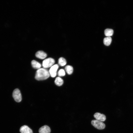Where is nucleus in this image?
Segmentation results:
<instances>
[{"label":"nucleus","instance_id":"nucleus-3","mask_svg":"<svg viewBox=\"0 0 133 133\" xmlns=\"http://www.w3.org/2000/svg\"><path fill=\"white\" fill-rule=\"evenodd\" d=\"M55 62L54 59L51 58H49L44 60L43 62V66L44 68L51 67Z\"/></svg>","mask_w":133,"mask_h":133},{"label":"nucleus","instance_id":"nucleus-9","mask_svg":"<svg viewBox=\"0 0 133 133\" xmlns=\"http://www.w3.org/2000/svg\"><path fill=\"white\" fill-rule=\"evenodd\" d=\"M51 129L47 125H44L41 127L39 129V133H50Z\"/></svg>","mask_w":133,"mask_h":133},{"label":"nucleus","instance_id":"nucleus-14","mask_svg":"<svg viewBox=\"0 0 133 133\" xmlns=\"http://www.w3.org/2000/svg\"><path fill=\"white\" fill-rule=\"evenodd\" d=\"M65 69L66 72L68 75H71L73 73V68L72 66H66Z\"/></svg>","mask_w":133,"mask_h":133},{"label":"nucleus","instance_id":"nucleus-11","mask_svg":"<svg viewBox=\"0 0 133 133\" xmlns=\"http://www.w3.org/2000/svg\"><path fill=\"white\" fill-rule=\"evenodd\" d=\"M112 41V39L111 37H107L104 39L103 43L105 45L109 46L111 44Z\"/></svg>","mask_w":133,"mask_h":133},{"label":"nucleus","instance_id":"nucleus-12","mask_svg":"<svg viewBox=\"0 0 133 133\" xmlns=\"http://www.w3.org/2000/svg\"><path fill=\"white\" fill-rule=\"evenodd\" d=\"M114 31L111 29H107L105 31V34L107 37H111L113 35Z\"/></svg>","mask_w":133,"mask_h":133},{"label":"nucleus","instance_id":"nucleus-8","mask_svg":"<svg viewBox=\"0 0 133 133\" xmlns=\"http://www.w3.org/2000/svg\"><path fill=\"white\" fill-rule=\"evenodd\" d=\"M35 55L36 57L41 59H44L47 56V54L42 51H38L36 53Z\"/></svg>","mask_w":133,"mask_h":133},{"label":"nucleus","instance_id":"nucleus-7","mask_svg":"<svg viewBox=\"0 0 133 133\" xmlns=\"http://www.w3.org/2000/svg\"><path fill=\"white\" fill-rule=\"evenodd\" d=\"M20 131L21 133H33L32 130L28 126L25 125L21 127Z\"/></svg>","mask_w":133,"mask_h":133},{"label":"nucleus","instance_id":"nucleus-2","mask_svg":"<svg viewBox=\"0 0 133 133\" xmlns=\"http://www.w3.org/2000/svg\"><path fill=\"white\" fill-rule=\"evenodd\" d=\"M92 125L96 128L99 130H102L105 127V125L103 122L96 120L92 121Z\"/></svg>","mask_w":133,"mask_h":133},{"label":"nucleus","instance_id":"nucleus-4","mask_svg":"<svg viewBox=\"0 0 133 133\" xmlns=\"http://www.w3.org/2000/svg\"><path fill=\"white\" fill-rule=\"evenodd\" d=\"M12 96L15 101L20 102L22 100V96L20 90L18 89H15L13 91Z\"/></svg>","mask_w":133,"mask_h":133},{"label":"nucleus","instance_id":"nucleus-5","mask_svg":"<svg viewBox=\"0 0 133 133\" xmlns=\"http://www.w3.org/2000/svg\"><path fill=\"white\" fill-rule=\"evenodd\" d=\"M59 68L58 64H55L51 66L49 71V73L50 75L52 78L55 77L57 75V72Z\"/></svg>","mask_w":133,"mask_h":133},{"label":"nucleus","instance_id":"nucleus-13","mask_svg":"<svg viewBox=\"0 0 133 133\" xmlns=\"http://www.w3.org/2000/svg\"><path fill=\"white\" fill-rule=\"evenodd\" d=\"M55 82L56 85L60 86L63 84L64 82L63 80L61 78L59 77H57L56 78Z\"/></svg>","mask_w":133,"mask_h":133},{"label":"nucleus","instance_id":"nucleus-1","mask_svg":"<svg viewBox=\"0 0 133 133\" xmlns=\"http://www.w3.org/2000/svg\"><path fill=\"white\" fill-rule=\"evenodd\" d=\"M50 76L49 72L47 69L44 68H41L37 71L35 78L37 80H43L47 79Z\"/></svg>","mask_w":133,"mask_h":133},{"label":"nucleus","instance_id":"nucleus-6","mask_svg":"<svg viewBox=\"0 0 133 133\" xmlns=\"http://www.w3.org/2000/svg\"><path fill=\"white\" fill-rule=\"evenodd\" d=\"M94 117L96 120L102 122L105 121L106 119V116L103 114L99 113H96L94 115Z\"/></svg>","mask_w":133,"mask_h":133},{"label":"nucleus","instance_id":"nucleus-15","mask_svg":"<svg viewBox=\"0 0 133 133\" xmlns=\"http://www.w3.org/2000/svg\"><path fill=\"white\" fill-rule=\"evenodd\" d=\"M58 63L61 66H64L66 64V60L63 57H61L59 59Z\"/></svg>","mask_w":133,"mask_h":133},{"label":"nucleus","instance_id":"nucleus-10","mask_svg":"<svg viewBox=\"0 0 133 133\" xmlns=\"http://www.w3.org/2000/svg\"><path fill=\"white\" fill-rule=\"evenodd\" d=\"M32 66L33 68L35 69H39L41 67V64L38 62L34 60L31 62Z\"/></svg>","mask_w":133,"mask_h":133},{"label":"nucleus","instance_id":"nucleus-16","mask_svg":"<svg viewBox=\"0 0 133 133\" xmlns=\"http://www.w3.org/2000/svg\"><path fill=\"white\" fill-rule=\"evenodd\" d=\"M58 75L60 77L64 76L65 75V73L64 70L62 69L60 70L58 72Z\"/></svg>","mask_w":133,"mask_h":133}]
</instances>
